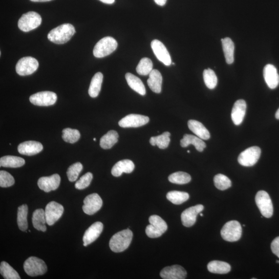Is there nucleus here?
Instances as JSON below:
<instances>
[{"label": "nucleus", "instance_id": "f257e3e1", "mask_svg": "<svg viewBox=\"0 0 279 279\" xmlns=\"http://www.w3.org/2000/svg\"><path fill=\"white\" fill-rule=\"evenodd\" d=\"M76 32L74 26L69 23L62 24L52 30L48 34V39L56 44H64L68 42Z\"/></svg>", "mask_w": 279, "mask_h": 279}, {"label": "nucleus", "instance_id": "f03ea898", "mask_svg": "<svg viewBox=\"0 0 279 279\" xmlns=\"http://www.w3.org/2000/svg\"><path fill=\"white\" fill-rule=\"evenodd\" d=\"M132 236V232L129 229L116 233L109 242L111 250L114 253H122L129 247Z\"/></svg>", "mask_w": 279, "mask_h": 279}, {"label": "nucleus", "instance_id": "7ed1b4c3", "mask_svg": "<svg viewBox=\"0 0 279 279\" xmlns=\"http://www.w3.org/2000/svg\"><path fill=\"white\" fill-rule=\"evenodd\" d=\"M118 43L112 37H105L99 41L93 50V55L96 58H102L109 56L118 47Z\"/></svg>", "mask_w": 279, "mask_h": 279}, {"label": "nucleus", "instance_id": "20e7f679", "mask_svg": "<svg viewBox=\"0 0 279 279\" xmlns=\"http://www.w3.org/2000/svg\"><path fill=\"white\" fill-rule=\"evenodd\" d=\"M25 272L30 276H41L47 271V266L44 261L37 257H31L23 264Z\"/></svg>", "mask_w": 279, "mask_h": 279}, {"label": "nucleus", "instance_id": "39448f33", "mask_svg": "<svg viewBox=\"0 0 279 279\" xmlns=\"http://www.w3.org/2000/svg\"><path fill=\"white\" fill-rule=\"evenodd\" d=\"M150 224L146 230L147 235L151 238L160 237L168 229L166 222L157 215H152L149 218Z\"/></svg>", "mask_w": 279, "mask_h": 279}, {"label": "nucleus", "instance_id": "423d86ee", "mask_svg": "<svg viewBox=\"0 0 279 279\" xmlns=\"http://www.w3.org/2000/svg\"><path fill=\"white\" fill-rule=\"evenodd\" d=\"M242 235V228L239 222L232 220L224 224L221 231L222 238L227 241H238Z\"/></svg>", "mask_w": 279, "mask_h": 279}, {"label": "nucleus", "instance_id": "0eeeda50", "mask_svg": "<svg viewBox=\"0 0 279 279\" xmlns=\"http://www.w3.org/2000/svg\"><path fill=\"white\" fill-rule=\"evenodd\" d=\"M42 21V17L38 13L29 12L22 15L18 23V25L22 31L27 32L38 28Z\"/></svg>", "mask_w": 279, "mask_h": 279}, {"label": "nucleus", "instance_id": "6e6552de", "mask_svg": "<svg viewBox=\"0 0 279 279\" xmlns=\"http://www.w3.org/2000/svg\"><path fill=\"white\" fill-rule=\"evenodd\" d=\"M256 202L260 212L264 217H272L274 208L272 201L268 193L263 191H259L256 196Z\"/></svg>", "mask_w": 279, "mask_h": 279}, {"label": "nucleus", "instance_id": "1a4fd4ad", "mask_svg": "<svg viewBox=\"0 0 279 279\" xmlns=\"http://www.w3.org/2000/svg\"><path fill=\"white\" fill-rule=\"evenodd\" d=\"M39 66V62L37 59L31 57H24L17 62L16 70L20 76H28L33 74Z\"/></svg>", "mask_w": 279, "mask_h": 279}, {"label": "nucleus", "instance_id": "9d476101", "mask_svg": "<svg viewBox=\"0 0 279 279\" xmlns=\"http://www.w3.org/2000/svg\"><path fill=\"white\" fill-rule=\"evenodd\" d=\"M261 150L258 147L249 148L240 153L238 158L240 165L244 167L253 166L260 158Z\"/></svg>", "mask_w": 279, "mask_h": 279}, {"label": "nucleus", "instance_id": "9b49d317", "mask_svg": "<svg viewBox=\"0 0 279 279\" xmlns=\"http://www.w3.org/2000/svg\"><path fill=\"white\" fill-rule=\"evenodd\" d=\"M44 213L47 223L51 226L62 217L64 213V208L61 204L52 201L47 205Z\"/></svg>", "mask_w": 279, "mask_h": 279}, {"label": "nucleus", "instance_id": "f8f14e48", "mask_svg": "<svg viewBox=\"0 0 279 279\" xmlns=\"http://www.w3.org/2000/svg\"><path fill=\"white\" fill-rule=\"evenodd\" d=\"M149 121L150 119L147 116L131 114L123 118L119 125L123 128H137L147 124Z\"/></svg>", "mask_w": 279, "mask_h": 279}, {"label": "nucleus", "instance_id": "ddd939ff", "mask_svg": "<svg viewBox=\"0 0 279 279\" xmlns=\"http://www.w3.org/2000/svg\"><path fill=\"white\" fill-rule=\"evenodd\" d=\"M57 101V95L50 91L39 92L31 95L30 102L38 106H49L55 104Z\"/></svg>", "mask_w": 279, "mask_h": 279}, {"label": "nucleus", "instance_id": "4468645a", "mask_svg": "<svg viewBox=\"0 0 279 279\" xmlns=\"http://www.w3.org/2000/svg\"><path fill=\"white\" fill-rule=\"evenodd\" d=\"M83 209L85 213L93 215L100 211L103 206L102 198L97 193L87 195L85 199Z\"/></svg>", "mask_w": 279, "mask_h": 279}, {"label": "nucleus", "instance_id": "2eb2a0df", "mask_svg": "<svg viewBox=\"0 0 279 279\" xmlns=\"http://www.w3.org/2000/svg\"><path fill=\"white\" fill-rule=\"evenodd\" d=\"M151 47L159 61L166 66L172 64V58L164 43L157 40H154L151 43Z\"/></svg>", "mask_w": 279, "mask_h": 279}, {"label": "nucleus", "instance_id": "dca6fc26", "mask_svg": "<svg viewBox=\"0 0 279 279\" xmlns=\"http://www.w3.org/2000/svg\"><path fill=\"white\" fill-rule=\"evenodd\" d=\"M203 210V205L199 204L191 207L185 210L181 215V220L183 226L186 227L193 226L196 221L197 215Z\"/></svg>", "mask_w": 279, "mask_h": 279}, {"label": "nucleus", "instance_id": "f3484780", "mask_svg": "<svg viewBox=\"0 0 279 279\" xmlns=\"http://www.w3.org/2000/svg\"><path fill=\"white\" fill-rule=\"evenodd\" d=\"M61 177L58 174L48 177H42L38 181V186L41 190L46 193L56 191L60 186Z\"/></svg>", "mask_w": 279, "mask_h": 279}, {"label": "nucleus", "instance_id": "a211bd4d", "mask_svg": "<svg viewBox=\"0 0 279 279\" xmlns=\"http://www.w3.org/2000/svg\"><path fill=\"white\" fill-rule=\"evenodd\" d=\"M103 228V224L101 222H96L90 226L86 231L83 237L84 246L86 247L100 237Z\"/></svg>", "mask_w": 279, "mask_h": 279}, {"label": "nucleus", "instance_id": "6ab92c4d", "mask_svg": "<svg viewBox=\"0 0 279 279\" xmlns=\"http://www.w3.org/2000/svg\"><path fill=\"white\" fill-rule=\"evenodd\" d=\"M160 275L164 279H184L186 278L187 272L182 266L175 265L164 268Z\"/></svg>", "mask_w": 279, "mask_h": 279}, {"label": "nucleus", "instance_id": "aec40b11", "mask_svg": "<svg viewBox=\"0 0 279 279\" xmlns=\"http://www.w3.org/2000/svg\"><path fill=\"white\" fill-rule=\"evenodd\" d=\"M43 150L40 142L34 141H25L21 143L18 147L20 154L26 156H33L39 154Z\"/></svg>", "mask_w": 279, "mask_h": 279}, {"label": "nucleus", "instance_id": "412c9836", "mask_svg": "<svg viewBox=\"0 0 279 279\" xmlns=\"http://www.w3.org/2000/svg\"><path fill=\"white\" fill-rule=\"evenodd\" d=\"M247 104L243 100L236 101L233 107L231 118L236 125H240L244 120L246 114Z\"/></svg>", "mask_w": 279, "mask_h": 279}, {"label": "nucleus", "instance_id": "4be33fe9", "mask_svg": "<svg viewBox=\"0 0 279 279\" xmlns=\"http://www.w3.org/2000/svg\"><path fill=\"white\" fill-rule=\"evenodd\" d=\"M264 77L268 86L276 88L279 84V75L277 68L272 64L266 65L264 68Z\"/></svg>", "mask_w": 279, "mask_h": 279}, {"label": "nucleus", "instance_id": "5701e85b", "mask_svg": "<svg viewBox=\"0 0 279 279\" xmlns=\"http://www.w3.org/2000/svg\"><path fill=\"white\" fill-rule=\"evenodd\" d=\"M134 167V165L131 160L129 159L122 160L118 162L113 167L111 173L115 177H119L123 173H131Z\"/></svg>", "mask_w": 279, "mask_h": 279}, {"label": "nucleus", "instance_id": "b1692460", "mask_svg": "<svg viewBox=\"0 0 279 279\" xmlns=\"http://www.w3.org/2000/svg\"><path fill=\"white\" fill-rule=\"evenodd\" d=\"M188 126L189 129L196 134L197 137L205 140L210 138V132L200 122L191 120L188 121Z\"/></svg>", "mask_w": 279, "mask_h": 279}, {"label": "nucleus", "instance_id": "393cba45", "mask_svg": "<svg viewBox=\"0 0 279 279\" xmlns=\"http://www.w3.org/2000/svg\"><path fill=\"white\" fill-rule=\"evenodd\" d=\"M148 85L153 92L159 94L161 92L163 77L157 69H152L149 74Z\"/></svg>", "mask_w": 279, "mask_h": 279}, {"label": "nucleus", "instance_id": "a878e982", "mask_svg": "<svg viewBox=\"0 0 279 279\" xmlns=\"http://www.w3.org/2000/svg\"><path fill=\"white\" fill-rule=\"evenodd\" d=\"M191 145L194 146L196 150L200 152L203 151L206 147L205 143L201 138L191 134H184L183 138L181 140V147L186 148Z\"/></svg>", "mask_w": 279, "mask_h": 279}, {"label": "nucleus", "instance_id": "bb28decb", "mask_svg": "<svg viewBox=\"0 0 279 279\" xmlns=\"http://www.w3.org/2000/svg\"><path fill=\"white\" fill-rule=\"evenodd\" d=\"M129 86L133 91L142 96L146 94V89L140 79L131 73L125 75Z\"/></svg>", "mask_w": 279, "mask_h": 279}, {"label": "nucleus", "instance_id": "cd10ccee", "mask_svg": "<svg viewBox=\"0 0 279 279\" xmlns=\"http://www.w3.org/2000/svg\"><path fill=\"white\" fill-rule=\"evenodd\" d=\"M32 223L35 229L38 231L45 232L47 230L46 215L43 209L35 210L32 215Z\"/></svg>", "mask_w": 279, "mask_h": 279}, {"label": "nucleus", "instance_id": "c85d7f7f", "mask_svg": "<svg viewBox=\"0 0 279 279\" xmlns=\"http://www.w3.org/2000/svg\"><path fill=\"white\" fill-rule=\"evenodd\" d=\"M221 42L226 62L228 64H232L235 61V43L229 38L222 39Z\"/></svg>", "mask_w": 279, "mask_h": 279}, {"label": "nucleus", "instance_id": "c756f323", "mask_svg": "<svg viewBox=\"0 0 279 279\" xmlns=\"http://www.w3.org/2000/svg\"><path fill=\"white\" fill-rule=\"evenodd\" d=\"M209 271L213 274H226L231 270L230 265L219 260L211 261L208 265Z\"/></svg>", "mask_w": 279, "mask_h": 279}, {"label": "nucleus", "instance_id": "7c9ffc66", "mask_svg": "<svg viewBox=\"0 0 279 279\" xmlns=\"http://www.w3.org/2000/svg\"><path fill=\"white\" fill-rule=\"evenodd\" d=\"M103 80V75L100 72L97 73L92 78L88 89V94L92 98L97 97L100 94Z\"/></svg>", "mask_w": 279, "mask_h": 279}, {"label": "nucleus", "instance_id": "2f4dec72", "mask_svg": "<svg viewBox=\"0 0 279 279\" xmlns=\"http://www.w3.org/2000/svg\"><path fill=\"white\" fill-rule=\"evenodd\" d=\"M119 137V134L116 131H108L101 139V147L105 150L111 149L118 142Z\"/></svg>", "mask_w": 279, "mask_h": 279}, {"label": "nucleus", "instance_id": "473e14b6", "mask_svg": "<svg viewBox=\"0 0 279 279\" xmlns=\"http://www.w3.org/2000/svg\"><path fill=\"white\" fill-rule=\"evenodd\" d=\"M24 164L25 160L20 157L5 156L0 159V166L3 167L17 168Z\"/></svg>", "mask_w": 279, "mask_h": 279}, {"label": "nucleus", "instance_id": "72a5a7b5", "mask_svg": "<svg viewBox=\"0 0 279 279\" xmlns=\"http://www.w3.org/2000/svg\"><path fill=\"white\" fill-rule=\"evenodd\" d=\"M28 207L26 204L20 206L18 209L17 223L18 226L22 231H25L28 228L27 216H28Z\"/></svg>", "mask_w": 279, "mask_h": 279}, {"label": "nucleus", "instance_id": "f704fd0d", "mask_svg": "<svg viewBox=\"0 0 279 279\" xmlns=\"http://www.w3.org/2000/svg\"><path fill=\"white\" fill-rule=\"evenodd\" d=\"M171 133L165 132L157 137H152L150 140V144L152 146H157L160 149H167L170 142Z\"/></svg>", "mask_w": 279, "mask_h": 279}, {"label": "nucleus", "instance_id": "c9c22d12", "mask_svg": "<svg viewBox=\"0 0 279 279\" xmlns=\"http://www.w3.org/2000/svg\"><path fill=\"white\" fill-rule=\"evenodd\" d=\"M167 197L173 204L179 205L187 201L190 198V195L185 192L172 191L167 193Z\"/></svg>", "mask_w": 279, "mask_h": 279}, {"label": "nucleus", "instance_id": "e433bc0d", "mask_svg": "<svg viewBox=\"0 0 279 279\" xmlns=\"http://www.w3.org/2000/svg\"><path fill=\"white\" fill-rule=\"evenodd\" d=\"M169 181L172 183L184 185L191 181V176L184 172H177L171 174L168 177Z\"/></svg>", "mask_w": 279, "mask_h": 279}, {"label": "nucleus", "instance_id": "4c0bfd02", "mask_svg": "<svg viewBox=\"0 0 279 279\" xmlns=\"http://www.w3.org/2000/svg\"><path fill=\"white\" fill-rule=\"evenodd\" d=\"M0 272L5 279H21L19 273L6 262H2L0 265Z\"/></svg>", "mask_w": 279, "mask_h": 279}, {"label": "nucleus", "instance_id": "58836bf2", "mask_svg": "<svg viewBox=\"0 0 279 279\" xmlns=\"http://www.w3.org/2000/svg\"><path fill=\"white\" fill-rule=\"evenodd\" d=\"M203 78L205 85L209 88L212 89L217 86L218 79L212 69H205L203 72Z\"/></svg>", "mask_w": 279, "mask_h": 279}, {"label": "nucleus", "instance_id": "ea45409f", "mask_svg": "<svg viewBox=\"0 0 279 279\" xmlns=\"http://www.w3.org/2000/svg\"><path fill=\"white\" fill-rule=\"evenodd\" d=\"M152 70V63L148 58L142 59L136 68L137 73L141 76L149 75Z\"/></svg>", "mask_w": 279, "mask_h": 279}, {"label": "nucleus", "instance_id": "a19ab883", "mask_svg": "<svg viewBox=\"0 0 279 279\" xmlns=\"http://www.w3.org/2000/svg\"><path fill=\"white\" fill-rule=\"evenodd\" d=\"M214 184L220 191L228 190L232 186L231 180L226 175L218 174L214 177Z\"/></svg>", "mask_w": 279, "mask_h": 279}, {"label": "nucleus", "instance_id": "79ce46f5", "mask_svg": "<svg viewBox=\"0 0 279 279\" xmlns=\"http://www.w3.org/2000/svg\"><path fill=\"white\" fill-rule=\"evenodd\" d=\"M62 138L66 142L69 143H75L77 142L80 138V133L77 129L69 128L63 130Z\"/></svg>", "mask_w": 279, "mask_h": 279}, {"label": "nucleus", "instance_id": "37998d69", "mask_svg": "<svg viewBox=\"0 0 279 279\" xmlns=\"http://www.w3.org/2000/svg\"><path fill=\"white\" fill-rule=\"evenodd\" d=\"M83 166L80 163H77L70 166L67 172V175L70 182H74L77 179L80 173L82 172Z\"/></svg>", "mask_w": 279, "mask_h": 279}, {"label": "nucleus", "instance_id": "c03bdc74", "mask_svg": "<svg viewBox=\"0 0 279 279\" xmlns=\"http://www.w3.org/2000/svg\"><path fill=\"white\" fill-rule=\"evenodd\" d=\"M15 184L13 176L5 171L0 172V186L6 188L12 186Z\"/></svg>", "mask_w": 279, "mask_h": 279}, {"label": "nucleus", "instance_id": "a18cd8bd", "mask_svg": "<svg viewBox=\"0 0 279 279\" xmlns=\"http://www.w3.org/2000/svg\"><path fill=\"white\" fill-rule=\"evenodd\" d=\"M93 177V174L90 172H88L83 175L75 184V187L77 190H83L89 186L92 181Z\"/></svg>", "mask_w": 279, "mask_h": 279}, {"label": "nucleus", "instance_id": "49530a36", "mask_svg": "<svg viewBox=\"0 0 279 279\" xmlns=\"http://www.w3.org/2000/svg\"><path fill=\"white\" fill-rule=\"evenodd\" d=\"M271 249L273 254L279 258V236L273 241Z\"/></svg>", "mask_w": 279, "mask_h": 279}, {"label": "nucleus", "instance_id": "de8ad7c7", "mask_svg": "<svg viewBox=\"0 0 279 279\" xmlns=\"http://www.w3.org/2000/svg\"><path fill=\"white\" fill-rule=\"evenodd\" d=\"M167 0H154L155 2L159 6H164Z\"/></svg>", "mask_w": 279, "mask_h": 279}, {"label": "nucleus", "instance_id": "09e8293b", "mask_svg": "<svg viewBox=\"0 0 279 279\" xmlns=\"http://www.w3.org/2000/svg\"><path fill=\"white\" fill-rule=\"evenodd\" d=\"M100 1L107 4H112L115 2V0H100Z\"/></svg>", "mask_w": 279, "mask_h": 279}, {"label": "nucleus", "instance_id": "8fccbe9b", "mask_svg": "<svg viewBox=\"0 0 279 279\" xmlns=\"http://www.w3.org/2000/svg\"><path fill=\"white\" fill-rule=\"evenodd\" d=\"M30 1L36 2H43L50 1H52V0H30Z\"/></svg>", "mask_w": 279, "mask_h": 279}, {"label": "nucleus", "instance_id": "3c124183", "mask_svg": "<svg viewBox=\"0 0 279 279\" xmlns=\"http://www.w3.org/2000/svg\"><path fill=\"white\" fill-rule=\"evenodd\" d=\"M275 116H276V118L278 120H279V108L277 111Z\"/></svg>", "mask_w": 279, "mask_h": 279}, {"label": "nucleus", "instance_id": "603ef678", "mask_svg": "<svg viewBox=\"0 0 279 279\" xmlns=\"http://www.w3.org/2000/svg\"><path fill=\"white\" fill-rule=\"evenodd\" d=\"M276 263L279 264V260H277Z\"/></svg>", "mask_w": 279, "mask_h": 279}, {"label": "nucleus", "instance_id": "864d4df0", "mask_svg": "<svg viewBox=\"0 0 279 279\" xmlns=\"http://www.w3.org/2000/svg\"><path fill=\"white\" fill-rule=\"evenodd\" d=\"M200 215L201 216V217H203V214H200Z\"/></svg>", "mask_w": 279, "mask_h": 279}, {"label": "nucleus", "instance_id": "5fc2aeb1", "mask_svg": "<svg viewBox=\"0 0 279 279\" xmlns=\"http://www.w3.org/2000/svg\"><path fill=\"white\" fill-rule=\"evenodd\" d=\"M187 152H188V153H190V152H191V151H190V150H188Z\"/></svg>", "mask_w": 279, "mask_h": 279}, {"label": "nucleus", "instance_id": "6e6d98bb", "mask_svg": "<svg viewBox=\"0 0 279 279\" xmlns=\"http://www.w3.org/2000/svg\"><path fill=\"white\" fill-rule=\"evenodd\" d=\"M93 140L94 141H96V138H94Z\"/></svg>", "mask_w": 279, "mask_h": 279}]
</instances>
